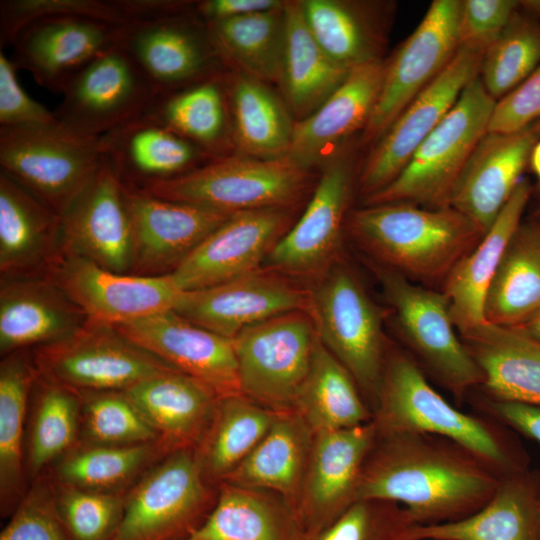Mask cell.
I'll return each mask as SVG.
<instances>
[{
    "mask_svg": "<svg viewBox=\"0 0 540 540\" xmlns=\"http://www.w3.org/2000/svg\"><path fill=\"white\" fill-rule=\"evenodd\" d=\"M502 476L446 438L377 434L361 471L356 501L396 503L408 511L415 525L448 523L483 507Z\"/></svg>",
    "mask_w": 540,
    "mask_h": 540,
    "instance_id": "obj_1",
    "label": "cell"
},
{
    "mask_svg": "<svg viewBox=\"0 0 540 540\" xmlns=\"http://www.w3.org/2000/svg\"><path fill=\"white\" fill-rule=\"evenodd\" d=\"M348 224L376 265L429 288L443 286L485 234L452 207L400 202L366 205L352 212Z\"/></svg>",
    "mask_w": 540,
    "mask_h": 540,
    "instance_id": "obj_2",
    "label": "cell"
},
{
    "mask_svg": "<svg viewBox=\"0 0 540 540\" xmlns=\"http://www.w3.org/2000/svg\"><path fill=\"white\" fill-rule=\"evenodd\" d=\"M372 422L378 435L420 433L451 440L501 475L528 468L526 456L495 422L451 405L403 350H387Z\"/></svg>",
    "mask_w": 540,
    "mask_h": 540,
    "instance_id": "obj_3",
    "label": "cell"
},
{
    "mask_svg": "<svg viewBox=\"0 0 540 540\" xmlns=\"http://www.w3.org/2000/svg\"><path fill=\"white\" fill-rule=\"evenodd\" d=\"M495 104L477 76L418 146L401 173L386 187L366 197L365 204L400 202L425 208L448 207L456 179L487 133Z\"/></svg>",
    "mask_w": 540,
    "mask_h": 540,
    "instance_id": "obj_4",
    "label": "cell"
},
{
    "mask_svg": "<svg viewBox=\"0 0 540 540\" xmlns=\"http://www.w3.org/2000/svg\"><path fill=\"white\" fill-rule=\"evenodd\" d=\"M311 184L308 170L286 157H218L200 167L141 189L151 195L193 204L219 212L289 208L299 201Z\"/></svg>",
    "mask_w": 540,
    "mask_h": 540,
    "instance_id": "obj_5",
    "label": "cell"
},
{
    "mask_svg": "<svg viewBox=\"0 0 540 540\" xmlns=\"http://www.w3.org/2000/svg\"><path fill=\"white\" fill-rule=\"evenodd\" d=\"M309 312L318 338L352 375L373 413L388 350L379 308L352 271L336 265L310 293Z\"/></svg>",
    "mask_w": 540,
    "mask_h": 540,
    "instance_id": "obj_6",
    "label": "cell"
},
{
    "mask_svg": "<svg viewBox=\"0 0 540 540\" xmlns=\"http://www.w3.org/2000/svg\"><path fill=\"white\" fill-rule=\"evenodd\" d=\"M100 138L73 134L59 124L0 127L1 171L60 217L102 166Z\"/></svg>",
    "mask_w": 540,
    "mask_h": 540,
    "instance_id": "obj_7",
    "label": "cell"
},
{
    "mask_svg": "<svg viewBox=\"0 0 540 540\" xmlns=\"http://www.w3.org/2000/svg\"><path fill=\"white\" fill-rule=\"evenodd\" d=\"M194 450H177L151 466L125 493L110 540H181L207 517L217 499Z\"/></svg>",
    "mask_w": 540,
    "mask_h": 540,
    "instance_id": "obj_8",
    "label": "cell"
},
{
    "mask_svg": "<svg viewBox=\"0 0 540 540\" xmlns=\"http://www.w3.org/2000/svg\"><path fill=\"white\" fill-rule=\"evenodd\" d=\"M398 331L409 354L457 398L481 386L483 374L455 333L448 300L442 291L415 284L375 264Z\"/></svg>",
    "mask_w": 540,
    "mask_h": 540,
    "instance_id": "obj_9",
    "label": "cell"
},
{
    "mask_svg": "<svg viewBox=\"0 0 540 540\" xmlns=\"http://www.w3.org/2000/svg\"><path fill=\"white\" fill-rule=\"evenodd\" d=\"M232 340L241 393L273 411L293 410L318 341L310 312L298 310L269 318Z\"/></svg>",
    "mask_w": 540,
    "mask_h": 540,
    "instance_id": "obj_10",
    "label": "cell"
},
{
    "mask_svg": "<svg viewBox=\"0 0 540 540\" xmlns=\"http://www.w3.org/2000/svg\"><path fill=\"white\" fill-rule=\"evenodd\" d=\"M33 359L40 376L77 392L125 391L175 369L115 326L90 320L70 336L35 348Z\"/></svg>",
    "mask_w": 540,
    "mask_h": 540,
    "instance_id": "obj_11",
    "label": "cell"
},
{
    "mask_svg": "<svg viewBox=\"0 0 540 540\" xmlns=\"http://www.w3.org/2000/svg\"><path fill=\"white\" fill-rule=\"evenodd\" d=\"M54 111L65 130L100 138L142 116L157 96L129 56L116 44L65 85Z\"/></svg>",
    "mask_w": 540,
    "mask_h": 540,
    "instance_id": "obj_12",
    "label": "cell"
},
{
    "mask_svg": "<svg viewBox=\"0 0 540 540\" xmlns=\"http://www.w3.org/2000/svg\"><path fill=\"white\" fill-rule=\"evenodd\" d=\"M484 52L460 46L446 67L409 103L376 142L359 177L366 198L390 184L418 146L480 75Z\"/></svg>",
    "mask_w": 540,
    "mask_h": 540,
    "instance_id": "obj_13",
    "label": "cell"
},
{
    "mask_svg": "<svg viewBox=\"0 0 540 540\" xmlns=\"http://www.w3.org/2000/svg\"><path fill=\"white\" fill-rule=\"evenodd\" d=\"M462 1L435 0L412 34L386 62L381 91L364 128L376 142L459 49Z\"/></svg>",
    "mask_w": 540,
    "mask_h": 540,
    "instance_id": "obj_14",
    "label": "cell"
},
{
    "mask_svg": "<svg viewBox=\"0 0 540 540\" xmlns=\"http://www.w3.org/2000/svg\"><path fill=\"white\" fill-rule=\"evenodd\" d=\"M46 276L88 320L113 326L174 309L183 294L171 274H121L72 255H61Z\"/></svg>",
    "mask_w": 540,
    "mask_h": 540,
    "instance_id": "obj_15",
    "label": "cell"
},
{
    "mask_svg": "<svg viewBox=\"0 0 540 540\" xmlns=\"http://www.w3.org/2000/svg\"><path fill=\"white\" fill-rule=\"evenodd\" d=\"M310 293L273 269H258L207 288L183 291L173 309L192 323L228 339L269 318L308 310Z\"/></svg>",
    "mask_w": 540,
    "mask_h": 540,
    "instance_id": "obj_16",
    "label": "cell"
},
{
    "mask_svg": "<svg viewBox=\"0 0 540 540\" xmlns=\"http://www.w3.org/2000/svg\"><path fill=\"white\" fill-rule=\"evenodd\" d=\"M376 437L372 420L314 435L295 507L308 540H314L356 502L361 471Z\"/></svg>",
    "mask_w": 540,
    "mask_h": 540,
    "instance_id": "obj_17",
    "label": "cell"
},
{
    "mask_svg": "<svg viewBox=\"0 0 540 540\" xmlns=\"http://www.w3.org/2000/svg\"><path fill=\"white\" fill-rule=\"evenodd\" d=\"M62 255L130 274L133 229L125 186L107 160L61 216Z\"/></svg>",
    "mask_w": 540,
    "mask_h": 540,
    "instance_id": "obj_18",
    "label": "cell"
},
{
    "mask_svg": "<svg viewBox=\"0 0 540 540\" xmlns=\"http://www.w3.org/2000/svg\"><path fill=\"white\" fill-rule=\"evenodd\" d=\"M289 208L232 214L171 273L183 291L218 285L261 268L288 231Z\"/></svg>",
    "mask_w": 540,
    "mask_h": 540,
    "instance_id": "obj_19",
    "label": "cell"
},
{
    "mask_svg": "<svg viewBox=\"0 0 540 540\" xmlns=\"http://www.w3.org/2000/svg\"><path fill=\"white\" fill-rule=\"evenodd\" d=\"M124 186L133 229L132 275L171 274L232 215Z\"/></svg>",
    "mask_w": 540,
    "mask_h": 540,
    "instance_id": "obj_20",
    "label": "cell"
},
{
    "mask_svg": "<svg viewBox=\"0 0 540 540\" xmlns=\"http://www.w3.org/2000/svg\"><path fill=\"white\" fill-rule=\"evenodd\" d=\"M115 328L145 351L208 387L219 398L242 394L232 339L192 323L173 309Z\"/></svg>",
    "mask_w": 540,
    "mask_h": 540,
    "instance_id": "obj_21",
    "label": "cell"
},
{
    "mask_svg": "<svg viewBox=\"0 0 540 540\" xmlns=\"http://www.w3.org/2000/svg\"><path fill=\"white\" fill-rule=\"evenodd\" d=\"M186 19L185 14H177L118 27L116 44L157 95L212 79L206 77L211 61L221 58L208 27L200 33Z\"/></svg>",
    "mask_w": 540,
    "mask_h": 540,
    "instance_id": "obj_22",
    "label": "cell"
},
{
    "mask_svg": "<svg viewBox=\"0 0 540 540\" xmlns=\"http://www.w3.org/2000/svg\"><path fill=\"white\" fill-rule=\"evenodd\" d=\"M353 182L348 157L333 156L299 221L270 252L265 263L285 275L309 276L323 272L333 259Z\"/></svg>",
    "mask_w": 540,
    "mask_h": 540,
    "instance_id": "obj_23",
    "label": "cell"
},
{
    "mask_svg": "<svg viewBox=\"0 0 540 540\" xmlns=\"http://www.w3.org/2000/svg\"><path fill=\"white\" fill-rule=\"evenodd\" d=\"M119 26L71 16L36 20L13 40V62L39 85L61 93L77 72L116 45Z\"/></svg>",
    "mask_w": 540,
    "mask_h": 540,
    "instance_id": "obj_24",
    "label": "cell"
},
{
    "mask_svg": "<svg viewBox=\"0 0 540 540\" xmlns=\"http://www.w3.org/2000/svg\"><path fill=\"white\" fill-rule=\"evenodd\" d=\"M539 125L515 133L487 132L456 179L448 198L452 207L484 233L510 198L539 140Z\"/></svg>",
    "mask_w": 540,
    "mask_h": 540,
    "instance_id": "obj_25",
    "label": "cell"
},
{
    "mask_svg": "<svg viewBox=\"0 0 540 540\" xmlns=\"http://www.w3.org/2000/svg\"><path fill=\"white\" fill-rule=\"evenodd\" d=\"M87 320L82 310L48 276L1 277L2 357L64 339Z\"/></svg>",
    "mask_w": 540,
    "mask_h": 540,
    "instance_id": "obj_26",
    "label": "cell"
},
{
    "mask_svg": "<svg viewBox=\"0 0 540 540\" xmlns=\"http://www.w3.org/2000/svg\"><path fill=\"white\" fill-rule=\"evenodd\" d=\"M385 67L386 62L378 59L352 69L318 109L294 123L286 158L309 170L327 162L342 140L365 128L381 91Z\"/></svg>",
    "mask_w": 540,
    "mask_h": 540,
    "instance_id": "obj_27",
    "label": "cell"
},
{
    "mask_svg": "<svg viewBox=\"0 0 540 540\" xmlns=\"http://www.w3.org/2000/svg\"><path fill=\"white\" fill-rule=\"evenodd\" d=\"M61 255V217L1 171V277L46 275Z\"/></svg>",
    "mask_w": 540,
    "mask_h": 540,
    "instance_id": "obj_28",
    "label": "cell"
},
{
    "mask_svg": "<svg viewBox=\"0 0 540 540\" xmlns=\"http://www.w3.org/2000/svg\"><path fill=\"white\" fill-rule=\"evenodd\" d=\"M540 540V478L529 468L503 475L489 501L457 521L413 525L403 540Z\"/></svg>",
    "mask_w": 540,
    "mask_h": 540,
    "instance_id": "obj_29",
    "label": "cell"
},
{
    "mask_svg": "<svg viewBox=\"0 0 540 540\" xmlns=\"http://www.w3.org/2000/svg\"><path fill=\"white\" fill-rule=\"evenodd\" d=\"M103 157L124 185L142 187L188 173L206 152L142 115L100 137Z\"/></svg>",
    "mask_w": 540,
    "mask_h": 540,
    "instance_id": "obj_30",
    "label": "cell"
},
{
    "mask_svg": "<svg viewBox=\"0 0 540 540\" xmlns=\"http://www.w3.org/2000/svg\"><path fill=\"white\" fill-rule=\"evenodd\" d=\"M483 374L485 397L540 407V342L515 326L483 322L460 333Z\"/></svg>",
    "mask_w": 540,
    "mask_h": 540,
    "instance_id": "obj_31",
    "label": "cell"
},
{
    "mask_svg": "<svg viewBox=\"0 0 540 540\" xmlns=\"http://www.w3.org/2000/svg\"><path fill=\"white\" fill-rule=\"evenodd\" d=\"M124 392L173 452L195 450L219 399L208 387L177 369L148 378Z\"/></svg>",
    "mask_w": 540,
    "mask_h": 540,
    "instance_id": "obj_32",
    "label": "cell"
},
{
    "mask_svg": "<svg viewBox=\"0 0 540 540\" xmlns=\"http://www.w3.org/2000/svg\"><path fill=\"white\" fill-rule=\"evenodd\" d=\"M531 194V183L521 179L494 223L443 284L452 321L460 333L485 322L487 292L506 247L522 222Z\"/></svg>",
    "mask_w": 540,
    "mask_h": 540,
    "instance_id": "obj_33",
    "label": "cell"
},
{
    "mask_svg": "<svg viewBox=\"0 0 540 540\" xmlns=\"http://www.w3.org/2000/svg\"><path fill=\"white\" fill-rule=\"evenodd\" d=\"M181 540H308L281 496L222 482L205 520Z\"/></svg>",
    "mask_w": 540,
    "mask_h": 540,
    "instance_id": "obj_34",
    "label": "cell"
},
{
    "mask_svg": "<svg viewBox=\"0 0 540 540\" xmlns=\"http://www.w3.org/2000/svg\"><path fill=\"white\" fill-rule=\"evenodd\" d=\"M314 435L297 412L279 411L264 438L223 482L275 493L295 510Z\"/></svg>",
    "mask_w": 540,
    "mask_h": 540,
    "instance_id": "obj_35",
    "label": "cell"
},
{
    "mask_svg": "<svg viewBox=\"0 0 540 540\" xmlns=\"http://www.w3.org/2000/svg\"><path fill=\"white\" fill-rule=\"evenodd\" d=\"M284 50L280 83L298 120L318 109L346 80L351 70L320 47L304 18L301 1L285 2Z\"/></svg>",
    "mask_w": 540,
    "mask_h": 540,
    "instance_id": "obj_36",
    "label": "cell"
},
{
    "mask_svg": "<svg viewBox=\"0 0 540 540\" xmlns=\"http://www.w3.org/2000/svg\"><path fill=\"white\" fill-rule=\"evenodd\" d=\"M277 413L243 394L219 398L212 421L194 450L205 480L218 487L264 438Z\"/></svg>",
    "mask_w": 540,
    "mask_h": 540,
    "instance_id": "obj_37",
    "label": "cell"
},
{
    "mask_svg": "<svg viewBox=\"0 0 540 540\" xmlns=\"http://www.w3.org/2000/svg\"><path fill=\"white\" fill-rule=\"evenodd\" d=\"M540 310V223L521 222L510 239L484 304L486 322L518 326Z\"/></svg>",
    "mask_w": 540,
    "mask_h": 540,
    "instance_id": "obj_38",
    "label": "cell"
},
{
    "mask_svg": "<svg viewBox=\"0 0 540 540\" xmlns=\"http://www.w3.org/2000/svg\"><path fill=\"white\" fill-rule=\"evenodd\" d=\"M293 410L314 434L360 426L373 417L352 375L319 338Z\"/></svg>",
    "mask_w": 540,
    "mask_h": 540,
    "instance_id": "obj_39",
    "label": "cell"
},
{
    "mask_svg": "<svg viewBox=\"0 0 540 540\" xmlns=\"http://www.w3.org/2000/svg\"><path fill=\"white\" fill-rule=\"evenodd\" d=\"M38 371L27 350L2 357L0 364V499L2 510L26 493L24 427L28 399ZM19 503V502H18Z\"/></svg>",
    "mask_w": 540,
    "mask_h": 540,
    "instance_id": "obj_40",
    "label": "cell"
},
{
    "mask_svg": "<svg viewBox=\"0 0 540 540\" xmlns=\"http://www.w3.org/2000/svg\"><path fill=\"white\" fill-rule=\"evenodd\" d=\"M172 452L161 439L134 445L81 442L57 461L53 481L91 491L121 492Z\"/></svg>",
    "mask_w": 540,
    "mask_h": 540,
    "instance_id": "obj_41",
    "label": "cell"
},
{
    "mask_svg": "<svg viewBox=\"0 0 540 540\" xmlns=\"http://www.w3.org/2000/svg\"><path fill=\"white\" fill-rule=\"evenodd\" d=\"M284 5L243 16L209 21L207 27L220 54L247 76L280 81L284 50Z\"/></svg>",
    "mask_w": 540,
    "mask_h": 540,
    "instance_id": "obj_42",
    "label": "cell"
},
{
    "mask_svg": "<svg viewBox=\"0 0 540 540\" xmlns=\"http://www.w3.org/2000/svg\"><path fill=\"white\" fill-rule=\"evenodd\" d=\"M26 447V475L32 480L78 444L81 398L77 391L39 375Z\"/></svg>",
    "mask_w": 540,
    "mask_h": 540,
    "instance_id": "obj_43",
    "label": "cell"
},
{
    "mask_svg": "<svg viewBox=\"0 0 540 540\" xmlns=\"http://www.w3.org/2000/svg\"><path fill=\"white\" fill-rule=\"evenodd\" d=\"M230 99L240 150L258 159L285 158L294 123L276 95L263 82L243 75L232 82Z\"/></svg>",
    "mask_w": 540,
    "mask_h": 540,
    "instance_id": "obj_44",
    "label": "cell"
},
{
    "mask_svg": "<svg viewBox=\"0 0 540 540\" xmlns=\"http://www.w3.org/2000/svg\"><path fill=\"white\" fill-rule=\"evenodd\" d=\"M215 79L157 95L143 115L168 127L203 151L222 141L226 122L223 92Z\"/></svg>",
    "mask_w": 540,
    "mask_h": 540,
    "instance_id": "obj_45",
    "label": "cell"
},
{
    "mask_svg": "<svg viewBox=\"0 0 540 540\" xmlns=\"http://www.w3.org/2000/svg\"><path fill=\"white\" fill-rule=\"evenodd\" d=\"M305 21L325 53L352 70L378 60L374 35L361 14L336 0L301 1Z\"/></svg>",
    "mask_w": 540,
    "mask_h": 540,
    "instance_id": "obj_46",
    "label": "cell"
},
{
    "mask_svg": "<svg viewBox=\"0 0 540 540\" xmlns=\"http://www.w3.org/2000/svg\"><path fill=\"white\" fill-rule=\"evenodd\" d=\"M540 64V22L518 10L487 48L480 78L496 101L523 82Z\"/></svg>",
    "mask_w": 540,
    "mask_h": 540,
    "instance_id": "obj_47",
    "label": "cell"
},
{
    "mask_svg": "<svg viewBox=\"0 0 540 540\" xmlns=\"http://www.w3.org/2000/svg\"><path fill=\"white\" fill-rule=\"evenodd\" d=\"M82 442L101 445H134L159 440L124 391H83Z\"/></svg>",
    "mask_w": 540,
    "mask_h": 540,
    "instance_id": "obj_48",
    "label": "cell"
},
{
    "mask_svg": "<svg viewBox=\"0 0 540 540\" xmlns=\"http://www.w3.org/2000/svg\"><path fill=\"white\" fill-rule=\"evenodd\" d=\"M60 517L73 540H110L124 509L123 492H99L54 482Z\"/></svg>",
    "mask_w": 540,
    "mask_h": 540,
    "instance_id": "obj_49",
    "label": "cell"
},
{
    "mask_svg": "<svg viewBox=\"0 0 540 540\" xmlns=\"http://www.w3.org/2000/svg\"><path fill=\"white\" fill-rule=\"evenodd\" d=\"M71 16L95 19L112 25L127 23L117 0H2L0 44H12L18 32L42 18Z\"/></svg>",
    "mask_w": 540,
    "mask_h": 540,
    "instance_id": "obj_50",
    "label": "cell"
},
{
    "mask_svg": "<svg viewBox=\"0 0 540 540\" xmlns=\"http://www.w3.org/2000/svg\"><path fill=\"white\" fill-rule=\"evenodd\" d=\"M413 525L408 511L396 503L359 500L314 540H403Z\"/></svg>",
    "mask_w": 540,
    "mask_h": 540,
    "instance_id": "obj_51",
    "label": "cell"
},
{
    "mask_svg": "<svg viewBox=\"0 0 540 540\" xmlns=\"http://www.w3.org/2000/svg\"><path fill=\"white\" fill-rule=\"evenodd\" d=\"M0 540H73L58 508L51 480L37 478L19 501Z\"/></svg>",
    "mask_w": 540,
    "mask_h": 540,
    "instance_id": "obj_52",
    "label": "cell"
},
{
    "mask_svg": "<svg viewBox=\"0 0 540 540\" xmlns=\"http://www.w3.org/2000/svg\"><path fill=\"white\" fill-rule=\"evenodd\" d=\"M519 2L513 0L462 1L459 19V46L481 52L500 36Z\"/></svg>",
    "mask_w": 540,
    "mask_h": 540,
    "instance_id": "obj_53",
    "label": "cell"
},
{
    "mask_svg": "<svg viewBox=\"0 0 540 540\" xmlns=\"http://www.w3.org/2000/svg\"><path fill=\"white\" fill-rule=\"evenodd\" d=\"M17 67L0 52V127L32 128L59 124L54 112L31 98L19 84Z\"/></svg>",
    "mask_w": 540,
    "mask_h": 540,
    "instance_id": "obj_54",
    "label": "cell"
},
{
    "mask_svg": "<svg viewBox=\"0 0 540 540\" xmlns=\"http://www.w3.org/2000/svg\"><path fill=\"white\" fill-rule=\"evenodd\" d=\"M540 118V64L516 88L496 101L487 132L515 133Z\"/></svg>",
    "mask_w": 540,
    "mask_h": 540,
    "instance_id": "obj_55",
    "label": "cell"
},
{
    "mask_svg": "<svg viewBox=\"0 0 540 540\" xmlns=\"http://www.w3.org/2000/svg\"><path fill=\"white\" fill-rule=\"evenodd\" d=\"M485 414L497 422L533 439L540 445V407L522 403L501 402L483 398L480 403Z\"/></svg>",
    "mask_w": 540,
    "mask_h": 540,
    "instance_id": "obj_56",
    "label": "cell"
},
{
    "mask_svg": "<svg viewBox=\"0 0 540 540\" xmlns=\"http://www.w3.org/2000/svg\"><path fill=\"white\" fill-rule=\"evenodd\" d=\"M276 0H207L195 5L205 22L271 10L283 5Z\"/></svg>",
    "mask_w": 540,
    "mask_h": 540,
    "instance_id": "obj_57",
    "label": "cell"
},
{
    "mask_svg": "<svg viewBox=\"0 0 540 540\" xmlns=\"http://www.w3.org/2000/svg\"><path fill=\"white\" fill-rule=\"evenodd\" d=\"M540 342V310L522 324L515 326Z\"/></svg>",
    "mask_w": 540,
    "mask_h": 540,
    "instance_id": "obj_58",
    "label": "cell"
},
{
    "mask_svg": "<svg viewBox=\"0 0 540 540\" xmlns=\"http://www.w3.org/2000/svg\"><path fill=\"white\" fill-rule=\"evenodd\" d=\"M528 165L530 166L537 180L540 182V140L535 143L531 150Z\"/></svg>",
    "mask_w": 540,
    "mask_h": 540,
    "instance_id": "obj_59",
    "label": "cell"
},
{
    "mask_svg": "<svg viewBox=\"0 0 540 540\" xmlns=\"http://www.w3.org/2000/svg\"><path fill=\"white\" fill-rule=\"evenodd\" d=\"M414 540H436V539H414Z\"/></svg>",
    "mask_w": 540,
    "mask_h": 540,
    "instance_id": "obj_60",
    "label": "cell"
}]
</instances>
